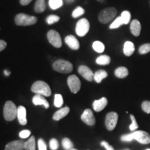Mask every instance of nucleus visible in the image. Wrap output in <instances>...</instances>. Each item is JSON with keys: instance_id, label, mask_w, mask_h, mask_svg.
I'll return each instance as SVG.
<instances>
[{"instance_id": "obj_39", "label": "nucleus", "mask_w": 150, "mask_h": 150, "mask_svg": "<svg viewBox=\"0 0 150 150\" xmlns=\"http://www.w3.org/2000/svg\"><path fill=\"white\" fill-rule=\"evenodd\" d=\"M30 135H31V131L26 129V130H22V131H20V134H19V136L22 139H24V138H27L28 137H29Z\"/></svg>"}, {"instance_id": "obj_44", "label": "nucleus", "mask_w": 150, "mask_h": 150, "mask_svg": "<svg viewBox=\"0 0 150 150\" xmlns=\"http://www.w3.org/2000/svg\"><path fill=\"white\" fill-rule=\"evenodd\" d=\"M4 74L6 75V76H9V75L11 74V72H10V71H8V70H5L4 71Z\"/></svg>"}, {"instance_id": "obj_26", "label": "nucleus", "mask_w": 150, "mask_h": 150, "mask_svg": "<svg viewBox=\"0 0 150 150\" xmlns=\"http://www.w3.org/2000/svg\"><path fill=\"white\" fill-rule=\"evenodd\" d=\"M93 48L97 53H102L105 50V46L100 41H95L93 44Z\"/></svg>"}, {"instance_id": "obj_46", "label": "nucleus", "mask_w": 150, "mask_h": 150, "mask_svg": "<svg viewBox=\"0 0 150 150\" xmlns=\"http://www.w3.org/2000/svg\"><path fill=\"white\" fill-rule=\"evenodd\" d=\"M70 150H77L76 149H74V148H73V149H70Z\"/></svg>"}, {"instance_id": "obj_45", "label": "nucleus", "mask_w": 150, "mask_h": 150, "mask_svg": "<svg viewBox=\"0 0 150 150\" xmlns=\"http://www.w3.org/2000/svg\"><path fill=\"white\" fill-rule=\"evenodd\" d=\"M66 1H67V2H70V1H73V0H66Z\"/></svg>"}, {"instance_id": "obj_29", "label": "nucleus", "mask_w": 150, "mask_h": 150, "mask_svg": "<svg viewBox=\"0 0 150 150\" xmlns=\"http://www.w3.org/2000/svg\"><path fill=\"white\" fill-rule=\"evenodd\" d=\"M62 145L65 150H70L73 149V147H74L73 142L67 138H63L62 140Z\"/></svg>"}, {"instance_id": "obj_35", "label": "nucleus", "mask_w": 150, "mask_h": 150, "mask_svg": "<svg viewBox=\"0 0 150 150\" xmlns=\"http://www.w3.org/2000/svg\"><path fill=\"white\" fill-rule=\"evenodd\" d=\"M130 117L131 120V124L130 125V126H129V129H130L131 131H135L136 129L138 128V124H137L136 118H135L134 115H130Z\"/></svg>"}, {"instance_id": "obj_32", "label": "nucleus", "mask_w": 150, "mask_h": 150, "mask_svg": "<svg viewBox=\"0 0 150 150\" xmlns=\"http://www.w3.org/2000/svg\"><path fill=\"white\" fill-rule=\"evenodd\" d=\"M84 13H85L84 9L82 8V7L78 6L77 8H76L74 11H73L72 16L74 18H78V17H79L81 16H82L83 14H84Z\"/></svg>"}, {"instance_id": "obj_36", "label": "nucleus", "mask_w": 150, "mask_h": 150, "mask_svg": "<svg viewBox=\"0 0 150 150\" xmlns=\"http://www.w3.org/2000/svg\"><path fill=\"white\" fill-rule=\"evenodd\" d=\"M59 142L56 138H52L50 141V147L51 150H57L59 148Z\"/></svg>"}, {"instance_id": "obj_1", "label": "nucleus", "mask_w": 150, "mask_h": 150, "mask_svg": "<svg viewBox=\"0 0 150 150\" xmlns=\"http://www.w3.org/2000/svg\"><path fill=\"white\" fill-rule=\"evenodd\" d=\"M31 90L33 93L41 95L44 97H50L52 95V91L50 86L42 81H37L33 83Z\"/></svg>"}, {"instance_id": "obj_40", "label": "nucleus", "mask_w": 150, "mask_h": 150, "mask_svg": "<svg viewBox=\"0 0 150 150\" xmlns=\"http://www.w3.org/2000/svg\"><path fill=\"white\" fill-rule=\"evenodd\" d=\"M38 150H47L46 143L41 138L38 141Z\"/></svg>"}, {"instance_id": "obj_17", "label": "nucleus", "mask_w": 150, "mask_h": 150, "mask_svg": "<svg viewBox=\"0 0 150 150\" xmlns=\"http://www.w3.org/2000/svg\"><path fill=\"white\" fill-rule=\"evenodd\" d=\"M108 104V100L106 97H102V98L95 100L93 104V109L96 112H100L105 108L106 105Z\"/></svg>"}, {"instance_id": "obj_11", "label": "nucleus", "mask_w": 150, "mask_h": 150, "mask_svg": "<svg viewBox=\"0 0 150 150\" xmlns=\"http://www.w3.org/2000/svg\"><path fill=\"white\" fill-rule=\"evenodd\" d=\"M81 119L88 126H93L95 125V117L94 116L93 111L91 109H86L83 114L81 116Z\"/></svg>"}, {"instance_id": "obj_5", "label": "nucleus", "mask_w": 150, "mask_h": 150, "mask_svg": "<svg viewBox=\"0 0 150 150\" xmlns=\"http://www.w3.org/2000/svg\"><path fill=\"white\" fill-rule=\"evenodd\" d=\"M38 21L36 17L24 13H19L15 18V22L18 26H30L35 24Z\"/></svg>"}, {"instance_id": "obj_9", "label": "nucleus", "mask_w": 150, "mask_h": 150, "mask_svg": "<svg viewBox=\"0 0 150 150\" xmlns=\"http://www.w3.org/2000/svg\"><path fill=\"white\" fill-rule=\"evenodd\" d=\"M67 85L72 93H77L81 88V81L76 75H71L67 79Z\"/></svg>"}, {"instance_id": "obj_33", "label": "nucleus", "mask_w": 150, "mask_h": 150, "mask_svg": "<svg viewBox=\"0 0 150 150\" xmlns=\"http://www.w3.org/2000/svg\"><path fill=\"white\" fill-rule=\"evenodd\" d=\"M60 20L59 16H56V15H51V16H48L46 18V22L48 24H52L56 22H59Z\"/></svg>"}, {"instance_id": "obj_19", "label": "nucleus", "mask_w": 150, "mask_h": 150, "mask_svg": "<svg viewBox=\"0 0 150 150\" xmlns=\"http://www.w3.org/2000/svg\"><path fill=\"white\" fill-rule=\"evenodd\" d=\"M70 112V108L67 106H65V107L61 108L59 110H57L53 115V119L56 121H59L60 120L63 119L65 117L67 114Z\"/></svg>"}, {"instance_id": "obj_23", "label": "nucleus", "mask_w": 150, "mask_h": 150, "mask_svg": "<svg viewBox=\"0 0 150 150\" xmlns=\"http://www.w3.org/2000/svg\"><path fill=\"white\" fill-rule=\"evenodd\" d=\"M45 0H36L35 3L34 10L36 13H42L45 11Z\"/></svg>"}, {"instance_id": "obj_42", "label": "nucleus", "mask_w": 150, "mask_h": 150, "mask_svg": "<svg viewBox=\"0 0 150 150\" xmlns=\"http://www.w3.org/2000/svg\"><path fill=\"white\" fill-rule=\"evenodd\" d=\"M6 42L4 40H0V52L3 51V50L6 47Z\"/></svg>"}, {"instance_id": "obj_24", "label": "nucleus", "mask_w": 150, "mask_h": 150, "mask_svg": "<svg viewBox=\"0 0 150 150\" xmlns=\"http://www.w3.org/2000/svg\"><path fill=\"white\" fill-rule=\"evenodd\" d=\"M24 150H35V139L34 136H31L24 143Z\"/></svg>"}, {"instance_id": "obj_6", "label": "nucleus", "mask_w": 150, "mask_h": 150, "mask_svg": "<svg viewBox=\"0 0 150 150\" xmlns=\"http://www.w3.org/2000/svg\"><path fill=\"white\" fill-rule=\"evenodd\" d=\"M90 29V23L88 20L86 18H82L79 20L76 24V34L79 36L83 37L87 34Z\"/></svg>"}, {"instance_id": "obj_22", "label": "nucleus", "mask_w": 150, "mask_h": 150, "mask_svg": "<svg viewBox=\"0 0 150 150\" xmlns=\"http://www.w3.org/2000/svg\"><path fill=\"white\" fill-rule=\"evenodd\" d=\"M115 75L117 78L124 79L129 75V70L125 67H119L115 70Z\"/></svg>"}, {"instance_id": "obj_31", "label": "nucleus", "mask_w": 150, "mask_h": 150, "mask_svg": "<svg viewBox=\"0 0 150 150\" xmlns=\"http://www.w3.org/2000/svg\"><path fill=\"white\" fill-rule=\"evenodd\" d=\"M121 18L122 19L124 24H127L129 23L131 20V13L128 11H125L122 13Z\"/></svg>"}, {"instance_id": "obj_27", "label": "nucleus", "mask_w": 150, "mask_h": 150, "mask_svg": "<svg viewBox=\"0 0 150 150\" xmlns=\"http://www.w3.org/2000/svg\"><path fill=\"white\" fill-rule=\"evenodd\" d=\"M50 7L53 10L58 9L63 6V0H50L49 1Z\"/></svg>"}, {"instance_id": "obj_41", "label": "nucleus", "mask_w": 150, "mask_h": 150, "mask_svg": "<svg viewBox=\"0 0 150 150\" xmlns=\"http://www.w3.org/2000/svg\"><path fill=\"white\" fill-rule=\"evenodd\" d=\"M101 145L104 147L106 150H115L111 145H110L106 141H102L101 142Z\"/></svg>"}, {"instance_id": "obj_47", "label": "nucleus", "mask_w": 150, "mask_h": 150, "mask_svg": "<svg viewBox=\"0 0 150 150\" xmlns=\"http://www.w3.org/2000/svg\"><path fill=\"white\" fill-rule=\"evenodd\" d=\"M146 150H150V149H146Z\"/></svg>"}, {"instance_id": "obj_3", "label": "nucleus", "mask_w": 150, "mask_h": 150, "mask_svg": "<svg viewBox=\"0 0 150 150\" xmlns=\"http://www.w3.org/2000/svg\"><path fill=\"white\" fill-rule=\"evenodd\" d=\"M117 15V10L113 7H109L104 9L99 13L98 19L99 22L102 24H107L111 22L116 17Z\"/></svg>"}, {"instance_id": "obj_16", "label": "nucleus", "mask_w": 150, "mask_h": 150, "mask_svg": "<svg viewBox=\"0 0 150 150\" xmlns=\"http://www.w3.org/2000/svg\"><path fill=\"white\" fill-rule=\"evenodd\" d=\"M32 102L35 106L41 105V106H43L47 109L50 108V104L46 100V99L45 98L44 96H42L41 95H38V94H36V95L33 96L32 99Z\"/></svg>"}, {"instance_id": "obj_48", "label": "nucleus", "mask_w": 150, "mask_h": 150, "mask_svg": "<svg viewBox=\"0 0 150 150\" xmlns=\"http://www.w3.org/2000/svg\"><path fill=\"white\" fill-rule=\"evenodd\" d=\"M126 150H129V149H126Z\"/></svg>"}, {"instance_id": "obj_15", "label": "nucleus", "mask_w": 150, "mask_h": 150, "mask_svg": "<svg viewBox=\"0 0 150 150\" xmlns=\"http://www.w3.org/2000/svg\"><path fill=\"white\" fill-rule=\"evenodd\" d=\"M17 117H18L19 122L21 125H26L27 124V110L23 106H20L18 108Z\"/></svg>"}, {"instance_id": "obj_28", "label": "nucleus", "mask_w": 150, "mask_h": 150, "mask_svg": "<svg viewBox=\"0 0 150 150\" xmlns=\"http://www.w3.org/2000/svg\"><path fill=\"white\" fill-rule=\"evenodd\" d=\"M122 24H124L122 19L121 16H119L115 19V20L112 22L109 27L110 29H117V28H119L120 26L122 25Z\"/></svg>"}, {"instance_id": "obj_38", "label": "nucleus", "mask_w": 150, "mask_h": 150, "mask_svg": "<svg viewBox=\"0 0 150 150\" xmlns=\"http://www.w3.org/2000/svg\"><path fill=\"white\" fill-rule=\"evenodd\" d=\"M134 139V134L131 133V134H125L121 136V140L124 142H130L132 141Z\"/></svg>"}, {"instance_id": "obj_14", "label": "nucleus", "mask_w": 150, "mask_h": 150, "mask_svg": "<svg viewBox=\"0 0 150 150\" xmlns=\"http://www.w3.org/2000/svg\"><path fill=\"white\" fill-rule=\"evenodd\" d=\"M65 42L68 45L69 47L73 50H78L80 47L79 42L72 35H69L65 37Z\"/></svg>"}, {"instance_id": "obj_13", "label": "nucleus", "mask_w": 150, "mask_h": 150, "mask_svg": "<svg viewBox=\"0 0 150 150\" xmlns=\"http://www.w3.org/2000/svg\"><path fill=\"white\" fill-rule=\"evenodd\" d=\"M24 143L23 140H14L8 142L4 150H24Z\"/></svg>"}, {"instance_id": "obj_25", "label": "nucleus", "mask_w": 150, "mask_h": 150, "mask_svg": "<svg viewBox=\"0 0 150 150\" xmlns=\"http://www.w3.org/2000/svg\"><path fill=\"white\" fill-rule=\"evenodd\" d=\"M110 63V58L107 55H102L96 59V63L100 65H107Z\"/></svg>"}, {"instance_id": "obj_12", "label": "nucleus", "mask_w": 150, "mask_h": 150, "mask_svg": "<svg viewBox=\"0 0 150 150\" xmlns=\"http://www.w3.org/2000/svg\"><path fill=\"white\" fill-rule=\"evenodd\" d=\"M78 72L80 75L88 81H92L94 79V74L91 69L86 65H81L79 67Z\"/></svg>"}, {"instance_id": "obj_43", "label": "nucleus", "mask_w": 150, "mask_h": 150, "mask_svg": "<svg viewBox=\"0 0 150 150\" xmlns=\"http://www.w3.org/2000/svg\"><path fill=\"white\" fill-rule=\"evenodd\" d=\"M32 0H20V4L22 6H27L31 2Z\"/></svg>"}, {"instance_id": "obj_21", "label": "nucleus", "mask_w": 150, "mask_h": 150, "mask_svg": "<svg viewBox=\"0 0 150 150\" xmlns=\"http://www.w3.org/2000/svg\"><path fill=\"white\" fill-rule=\"evenodd\" d=\"M108 76V73L106 71L104 70H97L96 72L94 74V80L97 82V83H101L103 79L106 78Z\"/></svg>"}, {"instance_id": "obj_34", "label": "nucleus", "mask_w": 150, "mask_h": 150, "mask_svg": "<svg viewBox=\"0 0 150 150\" xmlns=\"http://www.w3.org/2000/svg\"><path fill=\"white\" fill-rule=\"evenodd\" d=\"M150 52V43L144 44L140 47L139 53L140 54H145Z\"/></svg>"}, {"instance_id": "obj_37", "label": "nucleus", "mask_w": 150, "mask_h": 150, "mask_svg": "<svg viewBox=\"0 0 150 150\" xmlns=\"http://www.w3.org/2000/svg\"><path fill=\"white\" fill-rule=\"evenodd\" d=\"M142 109L146 113H150V102L149 101H144L142 103Z\"/></svg>"}, {"instance_id": "obj_7", "label": "nucleus", "mask_w": 150, "mask_h": 150, "mask_svg": "<svg viewBox=\"0 0 150 150\" xmlns=\"http://www.w3.org/2000/svg\"><path fill=\"white\" fill-rule=\"evenodd\" d=\"M47 39L49 42L52 45H53L54 47L56 48H60L62 46V40L61 35H60L59 33L55 30H50L48 31L47 34Z\"/></svg>"}, {"instance_id": "obj_8", "label": "nucleus", "mask_w": 150, "mask_h": 150, "mask_svg": "<svg viewBox=\"0 0 150 150\" xmlns=\"http://www.w3.org/2000/svg\"><path fill=\"white\" fill-rule=\"evenodd\" d=\"M118 120V114L115 112H110L106 115L105 125L108 131H112L115 128Z\"/></svg>"}, {"instance_id": "obj_30", "label": "nucleus", "mask_w": 150, "mask_h": 150, "mask_svg": "<svg viewBox=\"0 0 150 150\" xmlns=\"http://www.w3.org/2000/svg\"><path fill=\"white\" fill-rule=\"evenodd\" d=\"M54 106L57 108H60L63 104V99L61 95L60 94H56L54 96Z\"/></svg>"}, {"instance_id": "obj_20", "label": "nucleus", "mask_w": 150, "mask_h": 150, "mask_svg": "<svg viewBox=\"0 0 150 150\" xmlns=\"http://www.w3.org/2000/svg\"><path fill=\"white\" fill-rule=\"evenodd\" d=\"M135 51V47L134 44L131 41H127L124 45L123 52L125 56H130L134 54Z\"/></svg>"}, {"instance_id": "obj_4", "label": "nucleus", "mask_w": 150, "mask_h": 150, "mask_svg": "<svg viewBox=\"0 0 150 150\" xmlns=\"http://www.w3.org/2000/svg\"><path fill=\"white\" fill-rule=\"evenodd\" d=\"M53 69L56 72L63 74L70 73L73 70V65L70 62L65 60L59 59L53 63Z\"/></svg>"}, {"instance_id": "obj_18", "label": "nucleus", "mask_w": 150, "mask_h": 150, "mask_svg": "<svg viewBox=\"0 0 150 150\" xmlns=\"http://www.w3.org/2000/svg\"><path fill=\"white\" fill-rule=\"evenodd\" d=\"M130 30L134 36H139L141 31V24L138 20H134L131 22Z\"/></svg>"}, {"instance_id": "obj_2", "label": "nucleus", "mask_w": 150, "mask_h": 150, "mask_svg": "<svg viewBox=\"0 0 150 150\" xmlns=\"http://www.w3.org/2000/svg\"><path fill=\"white\" fill-rule=\"evenodd\" d=\"M17 113H18V108L16 107V104L11 101H7L4 107V119L8 122L14 120L16 117H17Z\"/></svg>"}, {"instance_id": "obj_10", "label": "nucleus", "mask_w": 150, "mask_h": 150, "mask_svg": "<svg viewBox=\"0 0 150 150\" xmlns=\"http://www.w3.org/2000/svg\"><path fill=\"white\" fill-rule=\"evenodd\" d=\"M134 139L142 145L150 143V135L146 131H136L134 133Z\"/></svg>"}]
</instances>
